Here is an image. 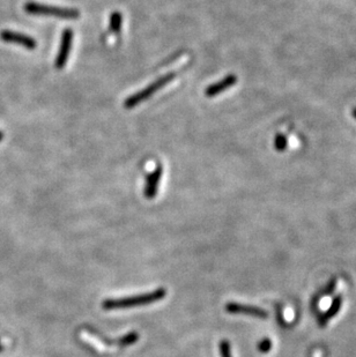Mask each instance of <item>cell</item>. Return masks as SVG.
I'll return each instance as SVG.
<instances>
[{
    "instance_id": "6da1fadb",
    "label": "cell",
    "mask_w": 356,
    "mask_h": 357,
    "mask_svg": "<svg viewBox=\"0 0 356 357\" xmlns=\"http://www.w3.org/2000/svg\"><path fill=\"white\" fill-rule=\"evenodd\" d=\"M166 291L163 288L148 293L145 295H140L136 297H127V299L120 300H107L102 303V307L104 310H117V309H129V307L142 306L151 304L158 301H161L165 297Z\"/></svg>"
},
{
    "instance_id": "7a4b0ae2",
    "label": "cell",
    "mask_w": 356,
    "mask_h": 357,
    "mask_svg": "<svg viewBox=\"0 0 356 357\" xmlns=\"http://www.w3.org/2000/svg\"><path fill=\"white\" fill-rule=\"evenodd\" d=\"M25 11L32 15H49L55 16L63 20H77L80 18V12L76 8H65L58 6H51L38 2L29 1L25 5Z\"/></svg>"
},
{
    "instance_id": "3957f363",
    "label": "cell",
    "mask_w": 356,
    "mask_h": 357,
    "mask_svg": "<svg viewBox=\"0 0 356 357\" xmlns=\"http://www.w3.org/2000/svg\"><path fill=\"white\" fill-rule=\"evenodd\" d=\"M174 78L175 73H168L166 75H163V77L158 79V80H155L152 84L143 88L142 90H140L138 93L131 95L130 97H127L125 103H124V107H125L126 109H131V108L137 107L138 104L142 103L143 101H146L147 98L152 97L156 91L164 87L165 84H168Z\"/></svg>"
},
{
    "instance_id": "277c9868",
    "label": "cell",
    "mask_w": 356,
    "mask_h": 357,
    "mask_svg": "<svg viewBox=\"0 0 356 357\" xmlns=\"http://www.w3.org/2000/svg\"><path fill=\"white\" fill-rule=\"evenodd\" d=\"M72 42H73V30L72 29H65L63 35H61L59 51H58L55 60V67L58 68V70L64 68L67 63L68 55H70L72 49Z\"/></svg>"
},
{
    "instance_id": "5b68a950",
    "label": "cell",
    "mask_w": 356,
    "mask_h": 357,
    "mask_svg": "<svg viewBox=\"0 0 356 357\" xmlns=\"http://www.w3.org/2000/svg\"><path fill=\"white\" fill-rule=\"evenodd\" d=\"M0 38L6 43H15L21 45L28 50H35L36 49V41L30 36L21 34V32H16L12 30H2L0 32Z\"/></svg>"
},
{
    "instance_id": "8992f818",
    "label": "cell",
    "mask_w": 356,
    "mask_h": 357,
    "mask_svg": "<svg viewBox=\"0 0 356 357\" xmlns=\"http://www.w3.org/2000/svg\"><path fill=\"white\" fill-rule=\"evenodd\" d=\"M162 177V166L159 165L154 171L147 176L145 185V196L147 199H153L158 193L159 184Z\"/></svg>"
},
{
    "instance_id": "52a82bcc",
    "label": "cell",
    "mask_w": 356,
    "mask_h": 357,
    "mask_svg": "<svg viewBox=\"0 0 356 357\" xmlns=\"http://www.w3.org/2000/svg\"><path fill=\"white\" fill-rule=\"evenodd\" d=\"M236 82H237L236 75L229 74V75H227L224 79H222V80L219 81V82L211 84L210 87H207V89L205 90V95L207 97H214L219 94L223 93L224 90L228 89V88L233 87Z\"/></svg>"
},
{
    "instance_id": "ba28073f",
    "label": "cell",
    "mask_w": 356,
    "mask_h": 357,
    "mask_svg": "<svg viewBox=\"0 0 356 357\" xmlns=\"http://www.w3.org/2000/svg\"><path fill=\"white\" fill-rule=\"evenodd\" d=\"M226 309L231 313H246V314H253V316H261V311L256 309V307L243 306L236 303H228Z\"/></svg>"
},
{
    "instance_id": "9c48e42d",
    "label": "cell",
    "mask_w": 356,
    "mask_h": 357,
    "mask_svg": "<svg viewBox=\"0 0 356 357\" xmlns=\"http://www.w3.org/2000/svg\"><path fill=\"white\" fill-rule=\"evenodd\" d=\"M122 25H123L122 13H119V12L111 13L110 21H109L110 30L112 31L113 34H119L120 30H122Z\"/></svg>"
},
{
    "instance_id": "30bf717a",
    "label": "cell",
    "mask_w": 356,
    "mask_h": 357,
    "mask_svg": "<svg viewBox=\"0 0 356 357\" xmlns=\"http://www.w3.org/2000/svg\"><path fill=\"white\" fill-rule=\"evenodd\" d=\"M139 339V334L136 333V332H130L125 334V335L123 336V338H120L118 341H117V343L120 347H127V346H131V345H135V343L138 341Z\"/></svg>"
},
{
    "instance_id": "8fae6325",
    "label": "cell",
    "mask_w": 356,
    "mask_h": 357,
    "mask_svg": "<svg viewBox=\"0 0 356 357\" xmlns=\"http://www.w3.org/2000/svg\"><path fill=\"white\" fill-rule=\"evenodd\" d=\"M287 145H288L287 137L283 136V134H276L275 139H274V147H275L277 152H283V150H286Z\"/></svg>"
},
{
    "instance_id": "7c38bea8",
    "label": "cell",
    "mask_w": 356,
    "mask_h": 357,
    "mask_svg": "<svg viewBox=\"0 0 356 357\" xmlns=\"http://www.w3.org/2000/svg\"><path fill=\"white\" fill-rule=\"evenodd\" d=\"M220 352L222 357H231L230 356V347L227 341H222L220 343Z\"/></svg>"
},
{
    "instance_id": "4fadbf2b",
    "label": "cell",
    "mask_w": 356,
    "mask_h": 357,
    "mask_svg": "<svg viewBox=\"0 0 356 357\" xmlns=\"http://www.w3.org/2000/svg\"><path fill=\"white\" fill-rule=\"evenodd\" d=\"M2 139H4V134H2V132H0V141H2Z\"/></svg>"
},
{
    "instance_id": "5bb4252c",
    "label": "cell",
    "mask_w": 356,
    "mask_h": 357,
    "mask_svg": "<svg viewBox=\"0 0 356 357\" xmlns=\"http://www.w3.org/2000/svg\"><path fill=\"white\" fill-rule=\"evenodd\" d=\"M354 116H355V117H356V109H355V110H354Z\"/></svg>"
}]
</instances>
